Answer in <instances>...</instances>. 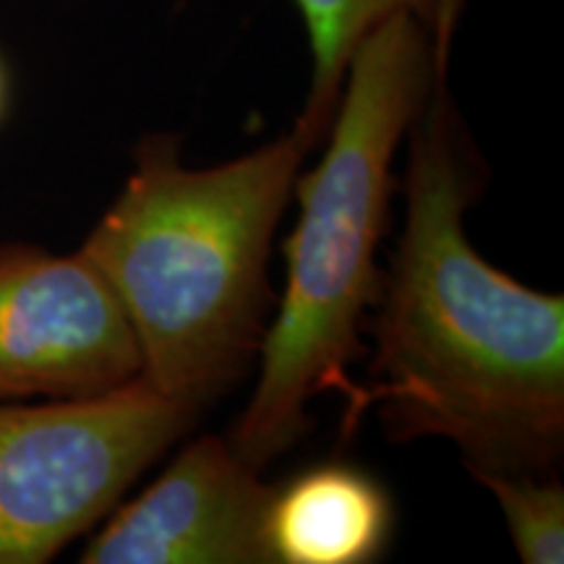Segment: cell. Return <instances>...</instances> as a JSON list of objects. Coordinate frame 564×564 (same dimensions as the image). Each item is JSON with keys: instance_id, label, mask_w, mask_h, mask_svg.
I'll use <instances>...</instances> for the list:
<instances>
[{"instance_id": "cell-1", "label": "cell", "mask_w": 564, "mask_h": 564, "mask_svg": "<svg viewBox=\"0 0 564 564\" xmlns=\"http://www.w3.org/2000/svg\"><path fill=\"white\" fill-rule=\"evenodd\" d=\"M447 76L411 126L405 223L371 306L373 382L358 390L350 429L379 408L390 440H449L470 476H552L564 447V299L468 241L476 178Z\"/></svg>"}, {"instance_id": "cell-2", "label": "cell", "mask_w": 564, "mask_h": 564, "mask_svg": "<svg viewBox=\"0 0 564 564\" xmlns=\"http://www.w3.org/2000/svg\"><path fill=\"white\" fill-rule=\"evenodd\" d=\"M453 37L434 40L394 13L358 42L329 121L327 150L295 178L299 220L285 238V293L259 345V379L230 444L262 470L308 426L316 394L358 403L350 379L366 312L382 288V246L392 202V160L434 84L449 70Z\"/></svg>"}, {"instance_id": "cell-3", "label": "cell", "mask_w": 564, "mask_h": 564, "mask_svg": "<svg viewBox=\"0 0 564 564\" xmlns=\"http://www.w3.org/2000/svg\"><path fill=\"white\" fill-rule=\"evenodd\" d=\"M314 144L293 123L243 158L192 171L178 139L152 133L79 249L121 303L141 377L175 403L199 413L259 356L270 249Z\"/></svg>"}, {"instance_id": "cell-4", "label": "cell", "mask_w": 564, "mask_h": 564, "mask_svg": "<svg viewBox=\"0 0 564 564\" xmlns=\"http://www.w3.org/2000/svg\"><path fill=\"white\" fill-rule=\"evenodd\" d=\"M196 419L131 379L84 398L0 403V564H42L116 510Z\"/></svg>"}, {"instance_id": "cell-5", "label": "cell", "mask_w": 564, "mask_h": 564, "mask_svg": "<svg viewBox=\"0 0 564 564\" xmlns=\"http://www.w3.org/2000/svg\"><path fill=\"white\" fill-rule=\"evenodd\" d=\"M139 373L131 324L82 251L0 246V400L84 398Z\"/></svg>"}, {"instance_id": "cell-6", "label": "cell", "mask_w": 564, "mask_h": 564, "mask_svg": "<svg viewBox=\"0 0 564 564\" xmlns=\"http://www.w3.org/2000/svg\"><path fill=\"white\" fill-rule=\"evenodd\" d=\"M262 484L230 442L202 436L137 499L116 507L84 564H272Z\"/></svg>"}, {"instance_id": "cell-7", "label": "cell", "mask_w": 564, "mask_h": 564, "mask_svg": "<svg viewBox=\"0 0 564 564\" xmlns=\"http://www.w3.org/2000/svg\"><path fill=\"white\" fill-rule=\"evenodd\" d=\"M392 523V499L377 478L322 463L272 489L267 546L272 564H366L384 554Z\"/></svg>"}, {"instance_id": "cell-8", "label": "cell", "mask_w": 564, "mask_h": 564, "mask_svg": "<svg viewBox=\"0 0 564 564\" xmlns=\"http://www.w3.org/2000/svg\"><path fill=\"white\" fill-rule=\"evenodd\" d=\"M299 6L312 45V87L299 121L314 141L327 133L333 121L345 70L366 34L394 13H408L434 40L455 37L468 0H293Z\"/></svg>"}, {"instance_id": "cell-9", "label": "cell", "mask_w": 564, "mask_h": 564, "mask_svg": "<svg viewBox=\"0 0 564 564\" xmlns=\"http://www.w3.org/2000/svg\"><path fill=\"white\" fill-rule=\"evenodd\" d=\"M505 514L512 546L525 564L564 562V489L552 476L476 474Z\"/></svg>"}, {"instance_id": "cell-10", "label": "cell", "mask_w": 564, "mask_h": 564, "mask_svg": "<svg viewBox=\"0 0 564 564\" xmlns=\"http://www.w3.org/2000/svg\"><path fill=\"white\" fill-rule=\"evenodd\" d=\"M6 108H9V74H6L3 61H0V121H3Z\"/></svg>"}]
</instances>
